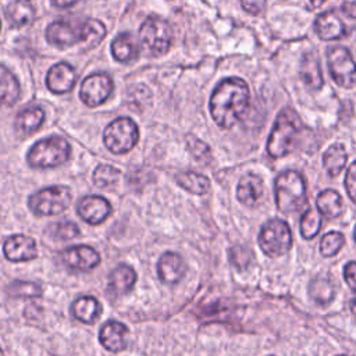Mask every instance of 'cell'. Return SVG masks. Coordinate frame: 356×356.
I'll list each match as a JSON object with an SVG mask.
<instances>
[{"instance_id":"cb8c5ba5","label":"cell","mask_w":356,"mask_h":356,"mask_svg":"<svg viewBox=\"0 0 356 356\" xmlns=\"http://www.w3.org/2000/svg\"><path fill=\"white\" fill-rule=\"evenodd\" d=\"M6 18L14 28L31 24L35 18V10L29 0H13L6 8Z\"/></svg>"},{"instance_id":"9a60e30c","label":"cell","mask_w":356,"mask_h":356,"mask_svg":"<svg viewBox=\"0 0 356 356\" xmlns=\"http://www.w3.org/2000/svg\"><path fill=\"white\" fill-rule=\"evenodd\" d=\"M128 328L117 321L108 320L99 331L100 343L110 352H121L128 346Z\"/></svg>"},{"instance_id":"d6986e66","label":"cell","mask_w":356,"mask_h":356,"mask_svg":"<svg viewBox=\"0 0 356 356\" xmlns=\"http://www.w3.org/2000/svg\"><path fill=\"white\" fill-rule=\"evenodd\" d=\"M314 31L323 40H335L345 35V25L335 11L328 10L316 18Z\"/></svg>"},{"instance_id":"ba28073f","label":"cell","mask_w":356,"mask_h":356,"mask_svg":"<svg viewBox=\"0 0 356 356\" xmlns=\"http://www.w3.org/2000/svg\"><path fill=\"white\" fill-rule=\"evenodd\" d=\"M139 139L138 125L128 117H120L110 122L103 134L106 147L114 154L128 153Z\"/></svg>"},{"instance_id":"44dd1931","label":"cell","mask_w":356,"mask_h":356,"mask_svg":"<svg viewBox=\"0 0 356 356\" xmlns=\"http://www.w3.org/2000/svg\"><path fill=\"white\" fill-rule=\"evenodd\" d=\"M136 282V273L131 266L120 264L108 275V291L114 295L128 293Z\"/></svg>"},{"instance_id":"9c48e42d","label":"cell","mask_w":356,"mask_h":356,"mask_svg":"<svg viewBox=\"0 0 356 356\" xmlns=\"http://www.w3.org/2000/svg\"><path fill=\"white\" fill-rule=\"evenodd\" d=\"M327 64L331 78L338 86L352 89L356 85V63L346 47H330L327 50Z\"/></svg>"},{"instance_id":"c3c4849f","label":"cell","mask_w":356,"mask_h":356,"mask_svg":"<svg viewBox=\"0 0 356 356\" xmlns=\"http://www.w3.org/2000/svg\"><path fill=\"white\" fill-rule=\"evenodd\" d=\"M0 26H1V25H0Z\"/></svg>"},{"instance_id":"ee69618b","label":"cell","mask_w":356,"mask_h":356,"mask_svg":"<svg viewBox=\"0 0 356 356\" xmlns=\"http://www.w3.org/2000/svg\"><path fill=\"white\" fill-rule=\"evenodd\" d=\"M310 1V4L313 6V7H320L324 1H327V0H309Z\"/></svg>"},{"instance_id":"3957f363","label":"cell","mask_w":356,"mask_h":356,"mask_svg":"<svg viewBox=\"0 0 356 356\" xmlns=\"http://www.w3.org/2000/svg\"><path fill=\"white\" fill-rule=\"evenodd\" d=\"M300 128V122L293 110L285 108L282 110L271 129L268 142H267V153L273 159H280L288 154L295 145V139L298 136Z\"/></svg>"},{"instance_id":"83f0119b","label":"cell","mask_w":356,"mask_h":356,"mask_svg":"<svg viewBox=\"0 0 356 356\" xmlns=\"http://www.w3.org/2000/svg\"><path fill=\"white\" fill-rule=\"evenodd\" d=\"M175 182L184 188L185 191L193 195H204L210 191V181L206 175L195 172V171H185L175 175Z\"/></svg>"},{"instance_id":"b9f144b4","label":"cell","mask_w":356,"mask_h":356,"mask_svg":"<svg viewBox=\"0 0 356 356\" xmlns=\"http://www.w3.org/2000/svg\"><path fill=\"white\" fill-rule=\"evenodd\" d=\"M342 11L350 18H356V0H345L342 3Z\"/></svg>"},{"instance_id":"ac0fdd59","label":"cell","mask_w":356,"mask_h":356,"mask_svg":"<svg viewBox=\"0 0 356 356\" xmlns=\"http://www.w3.org/2000/svg\"><path fill=\"white\" fill-rule=\"evenodd\" d=\"M263 193L264 185L259 175L246 174L239 179L236 186V197L242 204L248 207L256 206L260 202Z\"/></svg>"},{"instance_id":"bcb514c9","label":"cell","mask_w":356,"mask_h":356,"mask_svg":"<svg viewBox=\"0 0 356 356\" xmlns=\"http://www.w3.org/2000/svg\"><path fill=\"white\" fill-rule=\"evenodd\" d=\"M355 241H356V228H355Z\"/></svg>"},{"instance_id":"ffe728a7","label":"cell","mask_w":356,"mask_h":356,"mask_svg":"<svg viewBox=\"0 0 356 356\" xmlns=\"http://www.w3.org/2000/svg\"><path fill=\"white\" fill-rule=\"evenodd\" d=\"M335 280L327 273L316 275L309 286L310 298L320 306H327L335 298Z\"/></svg>"},{"instance_id":"8d00e7d4","label":"cell","mask_w":356,"mask_h":356,"mask_svg":"<svg viewBox=\"0 0 356 356\" xmlns=\"http://www.w3.org/2000/svg\"><path fill=\"white\" fill-rule=\"evenodd\" d=\"M188 149H189V152L192 153V156L196 159V160H199V161H202V163H206V161H209L210 160V149H209V146L204 143V142H202L200 139H197V138H193V136H189L188 138Z\"/></svg>"},{"instance_id":"836d02e7","label":"cell","mask_w":356,"mask_h":356,"mask_svg":"<svg viewBox=\"0 0 356 356\" xmlns=\"http://www.w3.org/2000/svg\"><path fill=\"white\" fill-rule=\"evenodd\" d=\"M343 245H345V236L341 232L331 231L321 238L320 252L324 257H331L337 254Z\"/></svg>"},{"instance_id":"5b68a950","label":"cell","mask_w":356,"mask_h":356,"mask_svg":"<svg viewBox=\"0 0 356 356\" xmlns=\"http://www.w3.org/2000/svg\"><path fill=\"white\" fill-rule=\"evenodd\" d=\"M72 200L70 186L54 185L43 188L28 197V207L35 216H57L68 209Z\"/></svg>"},{"instance_id":"f1b7e54d","label":"cell","mask_w":356,"mask_h":356,"mask_svg":"<svg viewBox=\"0 0 356 356\" xmlns=\"http://www.w3.org/2000/svg\"><path fill=\"white\" fill-rule=\"evenodd\" d=\"M44 113L40 107H31L22 110L15 118V128L19 134L29 135L35 132L43 122Z\"/></svg>"},{"instance_id":"7a4b0ae2","label":"cell","mask_w":356,"mask_h":356,"mask_svg":"<svg viewBox=\"0 0 356 356\" xmlns=\"http://www.w3.org/2000/svg\"><path fill=\"white\" fill-rule=\"evenodd\" d=\"M71 157V146L61 136H49L32 145L26 161L32 168H54Z\"/></svg>"},{"instance_id":"277c9868","label":"cell","mask_w":356,"mask_h":356,"mask_svg":"<svg viewBox=\"0 0 356 356\" xmlns=\"http://www.w3.org/2000/svg\"><path fill=\"white\" fill-rule=\"evenodd\" d=\"M275 203L282 213H293L306 202V184L303 177L293 170L284 171L275 178Z\"/></svg>"},{"instance_id":"7dc6e473","label":"cell","mask_w":356,"mask_h":356,"mask_svg":"<svg viewBox=\"0 0 356 356\" xmlns=\"http://www.w3.org/2000/svg\"><path fill=\"white\" fill-rule=\"evenodd\" d=\"M338 356H350V355H338Z\"/></svg>"},{"instance_id":"d6a6232c","label":"cell","mask_w":356,"mask_h":356,"mask_svg":"<svg viewBox=\"0 0 356 356\" xmlns=\"http://www.w3.org/2000/svg\"><path fill=\"white\" fill-rule=\"evenodd\" d=\"M7 292L14 298H38L42 293V288L32 281H14L8 285Z\"/></svg>"},{"instance_id":"74e56055","label":"cell","mask_w":356,"mask_h":356,"mask_svg":"<svg viewBox=\"0 0 356 356\" xmlns=\"http://www.w3.org/2000/svg\"><path fill=\"white\" fill-rule=\"evenodd\" d=\"M229 257L231 261L235 267L243 270L246 268L252 261H253V254L249 249L242 248V246H235L229 250Z\"/></svg>"},{"instance_id":"d590c367","label":"cell","mask_w":356,"mask_h":356,"mask_svg":"<svg viewBox=\"0 0 356 356\" xmlns=\"http://www.w3.org/2000/svg\"><path fill=\"white\" fill-rule=\"evenodd\" d=\"M50 232L54 238L61 239V241H68L79 235V228L75 222L71 221H64V222H56L49 227Z\"/></svg>"},{"instance_id":"d4e9b609","label":"cell","mask_w":356,"mask_h":356,"mask_svg":"<svg viewBox=\"0 0 356 356\" xmlns=\"http://www.w3.org/2000/svg\"><path fill=\"white\" fill-rule=\"evenodd\" d=\"M113 57L120 63H132L138 57V46L131 33L122 32L111 43Z\"/></svg>"},{"instance_id":"2e32d148","label":"cell","mask_w":356,"mask_h":356,"mask_svg":"<svg viewBox=\"0 0 356 356\" xmlns=\"http://www.w3.org/2000/svg\"><path fill=\"white\" fill-rule=\"evenodd\" d=\"M185 273L182 257L175 252H164L157 263V274L163 284H178Z\"/></svg>"},{"instance_id":"7c38bea8","label":"cell","mask_w":356,"mask_h":356,"mask_svg":"<svg viewBox=\"0 0 356 356\" xmlns=\"http://www.w3.org/2000/svg\"><path fill=\"white\" fill-rule=\"evenodd\" d=\"M113 209L110 202L99 195L83 196L76 206L78 216L90 225L102 224L110 214Z\"/></svg>"},{"instance_id":"6da1fadb","label":"cell","mask_w":356,"mask_h":356,"mask_svg":"<svg viewBox=\"0 0 356 356\" xmlns=\"http://www.w3.org/2000/svg\"><path fill=\"white\" fill-rule=\"evenodd\" d=\"M249 100L248 83L241 78H227L211 93L210 114L218 127L228 129L242 118Z\"/></svg>"},{"instance_id":"4fadbf2b","label":"cell","mask_w":356,"mask_h":356,"mask_svg":"<svg viewBox=\"0 0 356 356\" xmlns=\"http://www.w3.org/2000/svg\"><path fill=\"white\" fill-rule=\"evenodd\" d=\"M63 263L74 271H90L100 264V254L88 245H75L61 253Z\"/></svg>"},{"instance_id":"603a6c76","label":"cell","mask_w":356,"mask_h":356,"mask_svg":"<svg viewBox=\"0 0 356 356\" xmlns=\"http://www.w3.org/2000/svg\"><path fill=\"white\" fill-rule=\"evenodd\" d=\"M300 78L309 89L312 90L321 89L324 81H323L318 58L314 53H306L303 56L300 61Z\"/></svg>"},{"instance_id":"f546056e","label":"cell","mask_w":356,"mask_h":356,"mask_svg":"<svg viewBox=\"0 0 356 356\" xmlns=\"http://www.w3.org/2000/svg\"><path fill=\"white\" fill-rule=\"evenodd\" d=\"M346 150L343 147V145L341 143H334L331 145L323 154V165L325 168V171L334 177L338 175L346 164Z\"/></svg>"},{"instance_id":"f6af8a7d","label":"cell","mask_w":356,"mask_h":356,"mask_svg":"<svg viewBox=\"0 0 356 356\" xmlns=\"http://www.w3.org/2000/svg\"><path fill=\"white\" fill-rule=\"evenodd\" d=\"M350 310H352V313L356 316V296L350 300Z\"/></svg>"},{"instance_id":"52a82bcc","label":"cell","mask_w":356,"mask_h":356,"mask_svg":"<svg viewBox=\"0 0 356 356\" xmlns=\"http://www.w3.org/2000/svg\"><path fill=\"white\" fill-rule=\"evenodd\" d=\"M259 246L270 257H278L292 246V234L289 225L280 218H271L263 224L259 234Z\"/></svg>"},{"instance_id":"30bf717a","label":"cell","mask_w":356,"mask_h":356,"mask_svg":"<svg viewBox=\"0 0 356 356\" xmlns=\"http://www.w3.org/2000/svg\"><path fill=\"white\" fill-rule=\"evenodd\" d=\"M113 92V81L107 74L96 72L86 76L81 85L79 97L89 106L96 107L104 103Z\"/></svg>"},{"instance_id":"4316f807","label":"cell","mask_w":356,"mask_h":356,"mask_svg":"<svg viewBox=\"0 0 356 356\" xmlns=\"http://www.w3.org/2000/svg\"><path fill=\"white\" fill-rule=\"evenodd\" d=\"M19 97V83L14 74L0 64V104L11 106Z\"/></svg>"},{"instance_id":"1f68e13d","label":"cell","mask_w":356,"mask_h":356,"mask_svg":"<svg viewBox=\"0 0 356 356\" xmlns=\"http://www.w3.org/2000/svg\"><path fill=\"white\" fill-rule=\"evenodd\" d=\"M321 228V217L320 214L309 207L300 217V234L305 239L314 238Z\"/></svg>"},{"instance_id":"7bdbcfd3","label":"cell","mask_w":356,"mask_h":356,"mask_svg":"<svg viewBox=\"0 0 356 356\" xmlns=\"http://www.w3.org/2000/svg\"><path fill=\"white\" fill-rule=\"evenodd\" d=\"M79 0H51V3L56 6V7H61V8H65V7H71L72 4L78 3Z\"/></svg>"},{"instance_id":"e575fe53","label":"cell","mask_w":356,"mask_h":356,"mask_svg":"<svg viewBox=\"0 0 356 356\" xmlns=\"http://www.w3.org/2000/svg\"><path fill=\"white\" fill-rule=\"evenodd\" d=\"M106 35L104 25L97 19H88L85 22V39L83 43L90 46L97 44Z\"/></svg>"},{"instance_id":"4dcf8cb0","label":"cell","mask_w":356,"mask_h":356,"mask_svg":"<svg viewBox=\"0 0 356 356\" xmlns=\"http://www.w3.org/2000/svg\"><path fill=\"white\" fill-rule=\"evenodd\" d=\"M121 171L110 164H99L93 172V182L97 188L111 189L117 185Z\"/></svg>"},{"instance_id":"60d3db41","label":"cell","mask_w":356,"mask_h":356,"mask_svg":"<svg viewBox=\"0 0 356 356\" xmlns=\"http://www.w3.org/2000/svg\"><path fill=\"white\" fill-rule=\"evenodd\" d=\"M343 278L349 288L356 292V261H349L343 268Z\"/></svg>"},{"instance_id":"484cf974","label":"cell","mask_w":356,"mask_h":356,"mask_svg":"<svg viewBox=\"0 0 356 356\" xmlns=\"http://www.w3.org/2000/svg\"><path fill=\"white\" fill-rule=\"evenodd\" d=\"M316 206L318 211L327 218H335L342 214L343 203L341 195L334 189H325L316 197Z\"/></svg>"},{"instance_id":"5bb4252c","label":"cell","mask_w":356,"mask_h":356,"mask_svg":"<svg viewBox=\"0 0 356 356\" xmlns=\"http://www.w3.org/2000/svg\"><path fill=\"white\" fill-rule=\"evenodd\" d=\"M4 256L8 261H29L38 257V248L33 238L18 234L11 235L3 245Z\"/></svg>"},{"instance_id":"7402d4cb","label":"cell","mask_w":356,"mask_h":356,"mask_svg":"<svg viewBox=\"0 0 356 356\" xmlns=\"http://www.w3.org/2000/svg\"><path fill=\"white\" fill-rule=\"evenodd\" d=\"M71 314L81 323L93 324L102 314V305L93 296H81L72 303Z\"/></svg>"},{"instance_id":"e0dca14e","label":"cell","mask_w":356,"mask_h":356,"mask_svg":"<svg viewBox=\"0 0 356 356\" xmlns=\"http://www.w3.org/2000/svg\"><path fill=\"white\" fill-rule=\"evenodd\" d=\"M76 82L75 70L67 63H57L53 65L46 76V85L53 93H67Z\"/></svg>"},{"instance_id":"8fae6325","label":"cell","mask_w":356,"mask_h":356,"mask_svg":"<svg viewBox=\"0 0 356 356\" xmlns=\"http://www.w3.org/2000/svg\"><path fill=\"white\" fill-rule=\"evenodd\" d=\"M46 39L54 46H71L75 43H83L85 24L74 25L68 21H54L46 29Z\"/></svg>"},{"instance_id":"ab89813d","label":"cell","mask_w":356,"mask_h":356,"mask_svg":"<svg viewBox=\"0 0 356 356\" xmlns=\"http://www.w3.org/2000/svg\"><path fill=\"white\" fill-rule=\"evenodd\" d=\"M266 4H267V0H241L242 8L252 15H257L263 13L266 8Z\"/></svg>"},{"instance_id":"f35d334b","label":"cell","mask_w":356,"mask_h":356,"mask_svg":"<svg viewBox=\"0 0 356 356\" xmlns=\"http://www.w3.org/2000/svg\"><path fill=\"white\" fill-rule=\"evenodd\" d=\"M345 188L349 197L356 203V161H353L345 175Z\"/></svg>"},{"instance_id":"8992f818","label":"cell","mask_w":356,"mask_h":356,"mask_svg":"<svg viewBox=\"0 0 356 356\" xmlns=\"http://www.w3.org/2000/svg\"><path fill=\"white\" fill-rule=\"evenodd\" d=\"M139 43L153 57L165 54L172 43L171 25L164 18L156 15L147 17L139 29Z\"/></svg>"}]
</instances>
